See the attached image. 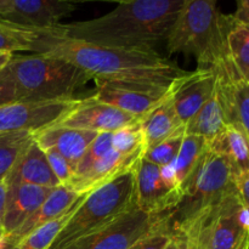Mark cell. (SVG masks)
<instances>
[{"mask_svg":"<svg viewBox=\"0 0 249 249\" xmlns=\"http://www.w3.org/2000/svg\"><path fill=\"white\" fill-rule=\"evenodd\" d=\"M34 53H48L70 61L96 83L167 94L173 83L185 75L172 60L156 50H125L73 40L41 29Z\"/></svg>","mask_w":249,"mask_h":249,"instance_id":"6da1fadb","label":"cell"},{"mask_svg":"<svg viewBox=\"0 0 249 249\" xmlns=\"http://www.w3.org/2000/svg\"><path fill=\"white\" fill-rule=\"evenodd\" d=\"M182 0L122 1L104 16L88 21L58 23L53 34L73 40L125 50H155L165 41Z\"/></svg>","mask_w":249,"mask_h":249,"instance_id":"7a4b0ae2","label":"cell"},{"mask_svg":"<svg viewBox=\"0 0 249 249\" xmlns=\"http://www.w3.org/2000/svg\"><path fill=\"white\" fill-rule=\"evenodd\" d=\"M226 15L214 0H182V5L168 32L169 53L194 56L197 70L213 71L228 60L225 49Z\"/></svg>","mask_w":249,"mask_h":249,"instance_id":"3957f363","label":"cell"},{"mask_svg":"<svg viewBox=\"0 0 249 249\" xmlns=\"http://www.w3.org/2000/svg\"><path fill=\"white\" fill-rule=\"evenodd\" d=\"M233 172L235 168L229 160L207 148L182 185L179 204L165 215L169 232L189 228L199 219L212 215L226 199L237 195Z\"/></svg>","mask_w":249,"mask_h":249,"instance_id":"277c9868","label":"cell"},{"mask_svg":"<svg viewBox=\"0 0 249 249\" xmlns=\"http://www.w3.org/2000/svg\"><path fill=\"white\" fill-rule=\"evenodd\" d=\"M6 68L14 79L17 100L21 102L75 99V92L91 80L72 62L48 53L12 55Z\"/></svg>","mask_w":249,"mask_h":249,"instance_id":"5b68a950","label":"cell"},{"mask_svg":"<svg viewBox=\"0 0 249 249\" xmlns=\"http://www.w3.org/2000/svg\"><path fill=\"white\" fill-rule=\"evenodd\" d=\"M134 207H136L135 180L131 169L89 192L48 249L66 248L112 223Z\"/></svg>","mask_w":249,"mask_h":249,"instance_id":"8992f818","label":"cell"},{"mask_svg":"<svg viewBox=\"0 0 249 249\" xmlns=\"http://www.w3.org/2000/svg\"><path fill=\"white\" fill-rule=\"evenodd\" d=\"M164 225L165 215H153L134 207L112 223L63 249H130Z\"/></svg>","mask_w":249,"mask_h":249,"instance_id":"52a82bcc","label":"cell"},{"mask_svg":"<svg viewBox=\"0 0 249 249\" xmlns=\"http://www.w3.org/2000/svg\"><path fill=\"white\" fill-rule=\"evenodd\" d=\"M82 99L49 102H12L0 106V135L27 131L36 134L60 123Z\"/></svg>","mask_w":249,"mask_h":249,"instance_id":"ba28073f","label":"cell"},{"mask_svg":"<svg viewBox=\"0 0 249 249\" xmlns=\"http://www.w3.org/2000/svg\"><path fill=\"white\" fill-rule=\"evenodd\" d=\"M135 204L140 211L153 215H167L179 204L182 191L163 180L160 168L141 157L133 168Z\"/></svg>","mask_w":249,"mask_h":249,"instance_id":"9c48e42d","label":"cell"},{"mask_svg":"<svg viewBox=\"0 0 249 249\" xmlns=\"http://www.w3.org/2000/svg\"><path fill=\"white\" fill-rule=\"evenodd\" d=\"M215 95L226 125L240 130L249 139V80L243 79L231 63L214 68Z\"/></svg>","mask_w":249,"mask_h":249,"instance_id":"30bf717a","label":"cell"},{"mask_svg":"<svg viewBox=\"0 0 249 249\" xmlns=\"http://www.w3.org/2000/svg\"><path fill=\"white\" fill-rule=\"evenodd\" d=\"M77 5L62 0H0V19L33 29H48L60 23Z\"/></svg>","mask_w":249,"mask_h":249,"instance_id":"8fae6325","label":"cell"},{"mask_svg":"<svg viewBox=\"0 0 249 249\" xmlns=\"http://www.w3.org/2000/svg\"><path fill=\"white\" fill-rule=\"evenodd\" d=\"M140 119L91 96L82 99L77 107L57 124L95 133H116L121 129L136 125L140 123Z\"/></svg>","mask_w":249,"mask_h":249,"instance_id":"7c38bea8","label":"cell"},{"mask_svg":"<svg viewBox=\"0 0 249 249\" xmlns=\"http://www.w3.org/2000/svg\"><path fill=\"white\" fill-rule=\"evenodd\" d=\"M214 89L215 72L211 70L187 72L170 85L173 107L184 125L211 99Z\"/></svg>","mask_w":249,"mask_h":249,"instance_id":"4fadbf2b","label":"cell"},{"mask_svg":"<svg viewBox=\"0 0 249 249\" xmlns=\"http://www.w3.org/2000/svg\"><path fill=\"white\" fill-rule=\"evenodd\" d=\"M142 156L143 151L123 155L112 148L104 157L95 162L87 172L80 175H73L70 181L62 186H66L78 195L89 194L133 169L135 163Z\"/></svg>","mask_w":249,"mask_h":249,"instance_id":"5bb4252c","label":"cell"},{"mask_svg":"<svg viewBox=\"0 0 249 249\" xmlns=\"http://www.w3.org/2000/svg\"><path fill=\"white\" fill-rule=\"evenodd\" d=\"M99 133L82 129L55 125L48 126L33 134V141L40 150H55L74 169Z\"/></svg>","mask_w":249,"mask_h":249,"instance_id":"9a60e30c","label":"cell"},{"mask_svg":"<svg viewBox=\"0 0 249 249\" xmlns=\"http://www.w3.org/2000/svg\"><path fill=\"white\" fill-rule=\"evenodd\" d=\"M55 189L36 185H6L4 216L1 229L4 235L14 232L26 219H28Z\"/></svg>","mask_w":249,"mask_h":249,"instance_id":"2e32d148","label":"cell"},{"mask_svg":"<svg viewBox=\"0 0 249 249\" xmlns=\"http://www.w3.org/2000/svg\"><path fill=\"white\" fill-rule=\"evenodd\" d=\"M82 195L71 191L66 186H58L50 194V196L44 201V203L23 221L14 232L4 237V249L14 248L17 243L26 238L29 233L34 232L36 229L41 228L49 221L53 220L57 216L62 215L74 204Z\"/></svg>","mask_w":249,"mask_h":249,"instance_id":"e0dca14e","label":"cell"},{"mask_svg":"<svg viewBox=\"0 0 249 249\" xmlns=\"http://www.w3.org/2000/svg\"><path fill=\"white\" fill-rule=\"evenodd\" d=\"M168 94L169 91L167 94H155L130 88L96 83V91L92 96L97 101L142 118L155 107H157L168 96Z\"/></svg>","mask_w":249,"mask_h":249,"instance_id":"ac0fdd59","label":"cell"},{"mask_svg":"<svg viewBox=\"0 0 249 249\" xmlns=\"http://www.w3.org/2000/svg\"><path fill=\"white\" fill-rule=\"evenodd\" d=\"M6 185H36V186L56 189L61 186L57 178L53 175L45 153L36 142H32L5 179Z\"/></svg>","mask_w":249,"mask_h":249,"instance_id":"d6986e66","label":"cell"},{"mask_svg":"<svg viewBox=\"0 0 249 249\" xmlns=\"http://www.w3.org/2000/svg\"><path fill=\"white\" fill-rule=\"evenodd\" d=\"M241 204L242 202L235 195L214 213L209 230V249H237L248 237V232L241 228L237 220V209Z\"/></svg>","mask_w":249,"mask_h":249,"instance_id":"ffe728a7","label":"cell"},{"mask_svg":"<svg viewBox=\"0 0 249 249\" xmlns=\"http://www.w3.org/2000/svg\"><path fill=\"white\" fill-rule=\"evenodd\" d=\"M140 126L142 130L145 151L155 147L167 139L185 134V125L178 118L173 107L170 89L168 96L140 119Z\"/></svg>","mask_w":249,"mask_h":249,"instance_id":"44dd1931","label":"cell"},{"mask_svg":"<svg viewBox=\"0 0 249 249\" xmlns=\"http://www.w3.org/2000/svg\"><path fill=\"white\" fill-rule=\"evenodd\" d=\"M223 111L219 105L214 89L211 99L195 113V116L185 124V135H196L204 139L206 143H211L226 128Z\"/></svg>","mask_w":249,"mask_h":249,"instance_id":"7402d4cb","label":"cell"},{"mask_svg":"<svg viewBox=\"0 0 249 249\" xmlns=\"http://www.w3.org/2000/svg\"><path fill=\"white\" fill-rule=\"evenodd\" d=\"M226 56L243 79L249 80V26L226 15Z\"/></svg>","mask_w":249,"mask_h":249,"instance_id":"603a6c76","label":"cell"},{"mask_svg":"<svg viewBox=\"0 0 249 249\" xmlns=\"http://www.w3.org/2000/svg\"><path fill=\"white\" fill-rule=\"evenodd\" d=\"M249 139L240 130L228 125L225 130L214 139L207 148L216 155L224 156L235 170H249Z\"/></svg>","mask_w":249,"mask_h":249,"instance_id":"cb8c5ba5","label":"cell"},{"mask_svg":"<svg viewBox=\"0 0 249 249\" xmlns=\"http://www.w3.org/2000/svg\"><path fill=\"white\" fill-rule=\"evenodd\" d=\"M206 150L207 143L203 138L196 135H184L179 152L173 163L180 189H182V185L185 184L192 170L196 168L197 163L199 162Z\"/></svg>","mask_w":249,"mask_h":249,"instance_id":"d4e9b609","label":"cell"},{"mask_svg":"<svg viewBox=\"0 0 249 249\" xmlns=\"http://www.w3.org/2000/svg\"><path fill=\"white\" fill-rule=\"evenodd\" d=\"M87 195L88 194L82 195V196L74 202V204H73L67 212H65L62 215L57 216V218L49 221L48 224H45V225L41 226V228L36 229L34 232L29 233L26 238H23L21 242L17 243V245L11 249H48L50 247L51 243H53V241L55 240L57 233L60 232L61 229H62L63 226H65V224L70 220L73 212H74L75 208L82 203L83 199L85 198Z\"/></svg>","mask_w":249,"mask_h":249,"instance_id":"484cf974","label":"cell"},{"mask_svg":"<svg viewBox=\"0 0 249 249\" xmlns=\"http://www.w3.org/2000/svg\"><path fill=\"white\" fill-rule=\"evenodd\" d=\"M41 29L27 28L0 19V51H33L34 44L40 36Z\"/></svg>","mask_w":249,"mask_h":249,"instance_id":"4316f807","label":"cell"},{"mask_svg":"<svg viewBox=\"0 0 249 249\" xmlns=\"http://www.w3.org/2000/svg\"><path fill=\"white\" fill-rule=\"evenodd\" d=\"M33 142V134L21 133L0 135V181L5 180L22 153Z\"/></svg>","mask_w":249,"mask_h":249,"instance_id":"83f0119b","label":"cell"},{"mask_svg":"<svg viewBox=\"0 0 249 249\" xmlns=\"http://www.w3.org/2000/svg\"><path fill=\"white\" fill-rule=\"evenodd\" d=\"M184 135L185 134H180V135H175L173 138L162 141L155 147L145 151L142 157L147 160L148 162L158 165V167L173 164L180 150Z\"/></svg>","mask_w":249,"mask_h":249,"instance_id":"f1b7e54d","label":"cell"},{"mask_svg":"<svg viewBox=\"0 0 249 249\" xmlns=\"http://www.w3.org/2000/svg\"><path fill=\"white\" fill-rule=\"evenodd\" d=\"M113 148V133H99L91 145L84 153L80 162L78 163L73 175H80L87 172L95 162L104 157L107 152Z\"/></svg>","mask_w":249,"mask_h":249,"instance_id":"f546056e","label":"cell"},{"mask_svg":"<svg viewBox=\"0 0 249 249\" xmlns=\"http://www.w3.org/2000/svg\"><path fill=\"white\" fill-rule=\"evenodd\" d=\"M113 148L123 155H130L138 151H143L145 153V142L140 123L113 133Z\"/></svg>","mask_w":249,"mask_h":249,"instance_id":"4dcf8cb0","label":"cell"},{"mask_svg":"<svg viewBox=\"0 0 249 249\" xmlns=\"http://www.w3.org/2000/svg\"><path fill=\"white\" fill-rule=\"evenodd\" d=\"M213 215V214H212ZM212 215L202 218L192 224L191 226L186 229H180V230L173 231L170 235L177 240L178 249H198L199 237H201V231L203 229L204 223L211 218Z\"/></svg>","mask_w":249,"mask_h":249,"instance_id":"1f68e13d","label":"cell"},{"mask_svg":"<svg viewBox=\"0 0 249 249\" xmlns=\"http://www.w3.org/2000/svg\"><path fill=\"white\" fill-rule=\"evenodd\" d=\"M45 153V157L48 160L49 165L53 170V175L57 178L61 185H66L71 180V178L74 174V169L71 167L70 163L62 157L55 150H45L43 151Z\"/></svg>","mask_w":249,"mask_h":249,"instance_id":"d6a6232c","label":"cell"},{"mask_svg":"<svg viewBox=\"0 0 249 249\" xmlns=\"http://www.w3.org/2000/svg\"><path fill=\"white\" fill-rule=\"evenodd\" d=\"M169 240L170 232L167 229V225H164L136 242L130 249H163Z\"/></svg>","mask_w":249,"mask_h":249,"instance_id":"836d02e7","label":"cell"},{"mask_svg":"<svg viewBox=\"0 0 249 249\" xmlns=\"http://www.w3.org/2000/svg\"><path fill=\"white\" fill-rule=\"evenodd\" d=\"M16 88L9 70L4 67L0 70V106L17 102Z\"/></svg>","mask_w":249,"mask_h":249,"instance_id":"e575fe53","label":"cell"},{"mask_svg":"<svg viewBox=\"0 0 249 249\" xmlns=\"http://www.w3.org/2000/svg\"><path fill=\"white\" fill-rule=\"evenodd\" d=\"M233 186L238 198L245 206H249V170L233 172Z\"/></svg>","mask_w":249,"mask_h":249,"instance_id":"d590c367","label":"cell"},{"mask_svg":"<svg viewBox=\"0 0 249 249\" xmlns=\"http://www.w3.org/2000/svg\"><path fill=\"white\" fill-rule=\"evenodd\" d=\"M232 18L240 23L249 26V2L248 0H241L237 2V9L233 12Z\"/></svg>","mask_w":249,"mask_h":249,"instance_id":"8d00e7d4","label":"cell"},{"mask_svg":"<svg viewBox=\"0 0 249 249\" xmlns=\"http://www.w3.org/2000/svg\"><path fill=\"white\" fill-rule=\"evenodd\" d=\"M214 215V214H213ZM213 215L204 223L203 229L201 231V237H199V246L198 249H209L208 247V241H209V230H211V221Z\"/></svg>","mask_w":249,"mask_h":249,"instance_id":"74e56055","label":"cell"},{"mask_svg":"<svg viewBox=\"0 0 249 249\" xmlns=\"http://www.w3.org/2000/svg\"><path fill=\"white\" fill-rule=\"evenodd\" d=\"M5 198H6V184H5V180H2L0 181V229H1L2 216H4Z\"/></svg>","mask_w":249,"mask_h":249,"instance_id":"f35d334b","label":"cell"},{"mask_svg":"<svg viewBox=\"0 0 249 249\" xmlns=\"http://www.w3.org/2000/svg\"><path fill=\"white\" fill-rule=\"evenodd\" d=\"M12 55H14V53H2V51H0V70H2L4 67H6L7 63H9L10 60H11Z\"/></svg>","mask_w":249,"mask_h":249,"instance_id":"ab89813d","label":"cell"},{"mask_svg":"<svg viewBox=\"0 0 249 249\" xmlns=\"http://www.w3.org/2000/svg\"><path fill=\"white\" fill-rule=\"evenodd\" d=\"M163 249H178V243H177V240H175L174 237H173L172 235H170V240L168 241V243L165 245V247Z\"/></svg>","mask_w":249,"mask_h":249,"instance_id":"60d3db41","label":"cell"},{"mask_svg":"<svg viewBox=\"0 0 249 249\" xmlns=\"http://www.w3.org/2000/svg\"><path fill=\"white\" fill-rule=\"evenodd\" d=\"M4 237H5L4 231L0 229V249H4Z\"/></svg>","mask_w":249,"mask_h":249,"instance_id":"b9f144b4","label":"cell"},{"mask_svg":"<svg viewBox=\"0 0 249 249\" xmlns=\"http://www.w3.org/2000/svg\"><path fill=\"white\" fill-rule=\"evenodd\" d=\"M237 249H248V237L246 238V240L243 241L240 246H238Z\"/></svg>","mask_w":249,"mask_h":249,"instance_id":"7bdbcfd3","label":"cell"}]
</instances>
